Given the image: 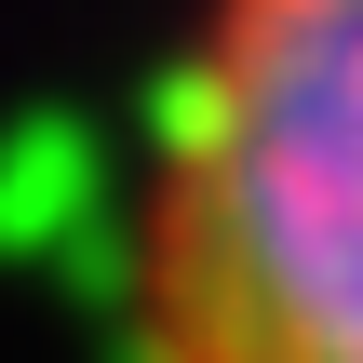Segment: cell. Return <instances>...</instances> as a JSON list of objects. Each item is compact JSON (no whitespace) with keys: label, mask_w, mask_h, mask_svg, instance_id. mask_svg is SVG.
<instances>
[{"label":"cell","mask_w":363,"mask_h":363,"mask_svg":"<svg viewBox=\"0 0 363 363\" xmlns=\"http://www.w3.org/2000/svg\"><path fill=\"white\" fill-rule=\"evenodd\" d=\"M121 310L135 363H363V0H216L148 81Z\"/></svg>","instance_id":"6da1fadb"},{"label":"cell","mask_w":363,"mask_h":363,"mask_svg":"<svg viewBox=\"0 0 363 363\" xmlns=\"http://www.w3.org/2000/svg\"><path fill=\"white\" fill-rule=\"evenodd\" d=\"M0 256L67 269L81 296H121V229H108V162L81 121H27L0 148Z\"/></svg>","instance_id":"7a4b0ae2"}]
</instances>
